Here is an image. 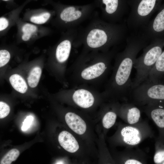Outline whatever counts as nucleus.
Returning a JSON list of instances; mask_svg holds the SVG:
<instances>
[{"mask_svg":"<svg viewBox=\"0 0 164 164\" xmlns=\"http://www.w3.org/2000/svg\"><path fill=\"white\" fill-rule=\"evenodd\" d=\"M124 50L116 54L113 71L108 82L107 92L124 96L130 94L132 81L131 73L137 56L150 42L141 31L129 32Z\"/></svg>","mask_w":164,"mask_h":164,"instance_id":"f257e3e1","label":"nucleus"},{"mask_svg":"<svg viewBox=\"0 0 164 164\" xmlns=\"http://www.w3.org/2000/svg\"><path fill=\"white\" fill-rule=\"evenodd\" d=\"M129 33L126 21L114 23L95 17L84 29L79 31L77 44H83L85 51L107 52L126 41Z\"/></svg>","mask_w":164,"mask_h":164,"instance_id":"f03ea898","label":"nucleus"},{"mask_svg":"<svg viewBox=\"0 0 164 164\" xmlns=\"http://www.w3.org/2000/svg\"><path fill=\"white\" fill-rule=\"evenodd\" d=\"M164 48V37H162L151 40L144 48L142 53L137 58L134 63L136 73L132 81V89L148 79Z\"/></svg>","mask_w":164,"mask_h":164,"instance_id":"7ed1b4c3","label":"nucleus"},{"mask_svg":"<svg viewBox=\"0 0 164 164\" xmlns=\"http://www.w3.org/2000/svg\"><path fill=\"white\" fill-rule=\"evenodd\" d=\"M162 0H128L129 11L126 20L129 32L142 30L161 6Z\"/></svg>","mask_w":164,"mask_h":164,"instance_id":"20e7f679","label":"nucleus"},{"mask_svg":"<svg viewBox=\"0 0 164 164\" xmlns=\"http://www.w3.org/2000/svg\"><path fill=\"white\" fill-rule=\"evenodd\" d=\"M128 0H95L96 7L99 8L104 20L117 23L126 21L129 11Z\"/></svg>","mask_w":164,"mask_h":164,"instance_id":"39448f33","label":"nucleus"},{"mask_svg":"<svg viewBox=\"0 0 164 164\" xmlns=\"http://www.w3.org/2000/svg\"><path fill=\"white\" fill-rule=\"evenodd\" d=\"M130 94L140 101L164 103V83L147 79L132 88Z\"/></svg>","mask_w":164,"mask_h":164,"instance_id":"423d86ee","label":"nucleus"},{"mask_svg":"<svg viewBox=\"0 0 164 164\" xmlns=\"http://www.w3.org/2000/svg\"><path fill=\"white\" fill-rule=\"evenodd\" d=\"M95 7L94 3L84 5L68 6L62 10L59 18L65 23L76 28L91 15Z\"/></svg>","mask_w":164,"mask_h":164,"instance_id":"0eeeda50","label":"nucleus"},{"mask_svg":"<svg viewBox=\"0 0 164 164\" xmlns=\"http://www.w3.org/2000/svg\"><path fill=\"white\" fill-rule=\"evenodd\" d=\"M141 31L150 41L164 37V4L161 5L155 17Z\"/></svg>","mask_w":164,"mask_h":164,"instance_id":"6e6552de","label":"nucleus"},{"mask_svg":"<svg viewBox=\"0 0 164 164\" xmlns=\"http://www.w3.org/2000/svg\"><path fill=\"white\" fill-rule=\"evenodd\" d=\"M72 98L78 106L84 108H88L94 104V98L92 93L88 90L80 88L74 91Z\"/></svg>","mask_w":164,"mask_h":164,"instance_id":"1a4fd4ad","label":"nucleus"},{"mask_svg":"<svg viewBox=\"0 0 164 164\" xmlns=\"http://www.w3.org/2000/svg\"><path fill=\"white\" fill-rule=\"evenodd\" d=\"M65 118L69 127L77 134L82 135L85 132L87 128L86 124L77 114L69 112L66 114Z\"/></svg>","mask_w":164,"mask_h":164,"instance_id":"9d476101","label":"nucleus"},{"mask_svg":"<svg viewBox=\"0 0 164 164\" xmlns=\"http://www.w3.org/2000/svg\"><path fill=\"white\" fill-rule=\"evenodd\" d=\"M58 140L60 145L70 153H74L79 148L78 143L74 137L67 131L61 132L58 136Z\"/></svg>","mask_w":164,"mask_h":164,"instance_id":"9b49d317","label":"nucleus"},{"mask_svg":"<svg viewBox=\"0 0 164 164\" xmlns=\"http://www.w3.org/2000/svg\"><path fill=\"white\" fill-rule=\"evenodd\" d=\"M147 80L155 83L164 81V50L149 73Z\"/></svg>","mask_w":164,"mask_h":164,"instance_id":"f8f14e48","label":"nucleus"},{"mask_svg":"<svg viewBox=\"0 0 164 164\" xmlns=\"http://www.w3.org/2000/svg\"><path fill=\"white\" fill-rule=\"evenodd\" d=\"M124 142L131 145H135L139 143L141 139L139 131L131 126L124 128L121 131Z\"/></svg>","mask_w":164,"mask_h":164,"instance_id":"ddd939ff","label":"nucleus"},{"mask_svg":"<svg viewBox=\"0 0 164 164\" xmlns=\"http://www.w3.org/2000/svg\"><path fill=\"white\" fill-rule=\"evenodd\" d=\"M9 81L13 87L18 92L24 93L27 91V86L26 81L19 74L12 75L9 77Z\"/></svg>","mask_w":164,"mask_h":164,"instance_id":"4468645a","label":"nucleus"},{"mask_svg":"<svg viewBox=\"0 0 164 164\" xmlns=\"http://www.w3.org/2000/svg\"><path fill=\"white\" fill-rule=\"evenodd\" d=\"M151 111V117L156 125L160 128H164V107L160 104L157 105Z\"/></svg>","mask_w":164,"mask_h":164,"instance_id":"2eb2a0df","label":"nucleus"},{"mask_svg":"<svg viewBox=\"0 0 164 164\" xmlns=\"http://www.w3.org/2000/svg\"><path fill=\"white\" fill-rule=\"evenodd\" d=\"M42 73V70L39 67L36 66L31 70L27 78L29 86L34 88L37 85Z\"/></svg>","mask_w":164,"mask_h":164,"instance_id":"dca6fc26","label":"nucleus"},{"mask_svg":"<svg viewBox=\"0 0 164 164\" xmlns=\"http://www.w3.org/2000/svg\"><path fill=\"white\" fill-rule=\"evenodd\" d=\"M19 151L13 149L8 152L3 157L0 161L1 164H10L15 161L19 155Z\"/></svg>","mask_w":164,"mask_h":164,"instance_id":"f3484780","label":"nucleus"},{"mask_svg":"<svg viewBox=\"0 0 164 164\" xmlns=\"http://www.w3.org/2000/svg\"><path fill=\"white\" fill-rule=\"evenodd\" d=\"M140 117V111L136 107H131L128 110L127 119L130 124H134L138 121Z\"/></svg>","mask_w":164,"mask_h":164,"instance_id":"a211bd4d","label":"nucleus"},{"mask_svg":"<svg viewBox=\"0 0 164 164\" xmlns=\"http://www.w3.org/2000/svg\"><path fill=\"white\" fill-rule=\"evenodd\" d=\"M117 115L114 112L109 111L104 115L102 119V123L104 127L107 129L111 127L115 123Z\"/></svg>","mask_w":164,"mask_h":164,"instance_id":"6ab92c4d","label":"nucleus"},{"mask_svg":"<svg viewBox=\"0 0 164 164\" xmlns=\"http://www.w3.org/2000/svg\"><path fill=\"white\" fill-rule=\"evenodd\" d=\"M50 17V13L48 12H46L39 15L32 16L30 18V21L36 24H42L46 22Z\"/></svg>","mask_w":164,"mask_h":164,"instance_id":"aec40b11","label":"nucleus"},{"mask_svg":"<svg viewBox=\"0 0 164 164\" xmlns=\"http://www.w3.org/2000/svg\"><path fill=\"white\" fill-rule=\"evenodd\" d=\"M10 58L9 53L6 50L0 51V67L5 65L9 61Z\"/></svg>","mask_w":164,"mask_h":164,"instance_id":"412c9836","label":"nucleus"},{"mask_svg":"<svg viewBox=\"0 0 164 164\" xmlns=\"http://www.w3.org/2000/svg\"><path fill=\"white\" fill-rule=\"evenodd\" d=\"M10 111L9 106L6 103L0 102V118H4L6 117Z\"/></svg>","mask_w":164,"mask_h":164,"instance_id":"4be33fe9","label":"nucleus"},{"mask_svg":"<svg viewBox=\"0 0 164 164\" xmlns=\"http://www.w3.org/2000/svg\"><path fill=\"white\" fill-rule=\"evenodd\" d=\"M36 27L33 25L26 23L22 28V31L24 33H27L32 34L37 30Z\"/></svg>","mask_w":164,"mask_h":164,"instance_id":"5701e85b","label":"nucleus"},{"mask_svg":"<svg viewBox=\"0 0 164 164\" xmlns=\"http://www.w3.org/2000/svg\"><path fill=\"white\" fill-rule=\"evenodd\" d=\"M33 120V118L32 116H27L23 122L21 129L23 131L27 130L30 127Z\"/></svg>","mask_w":164,"mask_h":164,"instance_id":"b1692460","label":"nucleus"},{"mask_svg":"<svg viewBox=\"0 0 164 164\" xmlns=\"http://www.w3.org/2000/svg\"><path fill=\"white\" fill-rule=\"evenodd\" d=\"M154 160L155 162L157 164L160 163L164 161V151L157 152L154 156Z\"/></svg>","mask_w":164,"mask_h":164,"instance_id":"393cba45","label":"nucleus"},{"mask_svg":"<svg viewBox=\"0 0 164 164\" xmlns=\"http://www.w3.org/2000/svg\"><path fill=\"white\" fill-rule=\"evenodd\" d=\"M9 22L5 18L1 17L0 18V31L5 29L8 26Z\"/></svg>","mask_w":164,"mask_h":164,"instance_id":"a878e982","label":"nucleus"},{"mask_svg":"<svg viewBox=\"0 0 164 164\" xmlns=\"http://www.w3.org/2000/svg\"><path fill=\"white\" fill-rule=\"evenodd\" d=\"M125 164H142L139 161L135 159H129L125 163Z\"/></svg>","mask_w":164,"mask_h":164,"instance_id":"bb28decb","label":"nucleus"},{"mask_svg":"<svg viewBox=\"0 0 164 164\" xmlns=\"http://www.w3.org/2000/svg\"><path fill=\"white\" fill-rule=\"evenodd\" d=\"M31 34L27 33H24L22 36V40L24 41L28 40L30 38Z\"/></svg>","mask_w":164,"mask_h":164,"instance_id":"cd10ccee","label":"nucleus"},{"mask_svg":"<svg viewBox=\"0 0 164 164\" xmlns=\"http://www.w3.org/2000/svg\"><path fill=\"white\" fill-rule=\"evenodd\" d=\"M3 0V1H7L9 0Z\"/></svg>","mask_w":164,"mask_h":164,"instance_id":"c85d7f7f","label":"nucleus"},{"mask_svg":"<svg viewBox=\"0 0 164 164\" xmlns=\"http://www.w3.org/2000/svg\"><path fill=\"white\" fill-rule=\"evenodd\" d=\"M162 164H164V161L163 162Z\"/></svg>","mask_w":164,"mask_h":164,"instance_id":"c756f323","label":"nucleus"},{"mask_svg":"<svg viewBox=\"0 0 164 164\" xmlns=\"http://www.w3.org/2000/svg\"></svg>","mask_w":164,"mask_h":164,"instance_id":"7c9ffc66","label":"nucleus"}]
</instances>
